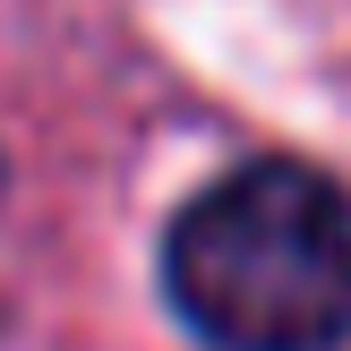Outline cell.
<instances>
[{
  "mask_svg": "<svg viewBox=\"0 0 351 351\" xmlns=\"http://www.w3.org/2000/svg\"><path fill=\"white\" fill-rule=\"evenodd\" d=\"M163 283L215 351H335L351 343V206L300 163H249L180 206Z\"/></svg>",
  "mask_w": 351,
  "mask_h": 351,
  "instance_id": "cell-1",
  "label": "cell"
}]
</instances>
